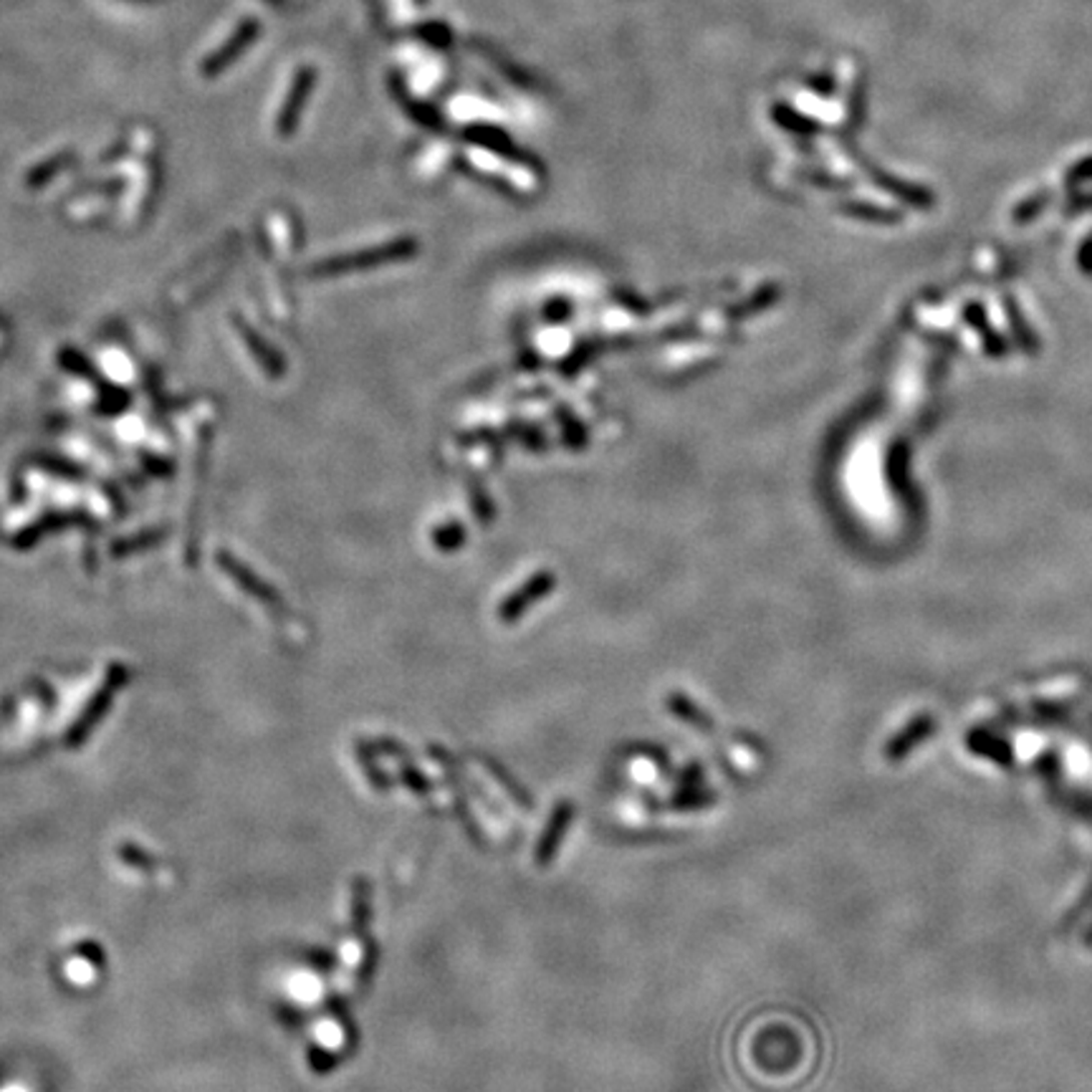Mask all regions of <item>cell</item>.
<instances>
[{
    "instance_id": "4",
    "label": "cell",
    "mask_w": 1092,
    "mask_h": 1092,
    "mask_svg": "<svg viewBox=\"0 0 1092 1092\" xmlns=\"http://www.w3.org/2000/svg\"><path fill=\"white\" fill-rule=\"evenodd\" d=\"M933 734V721H918V724L908 726V729L903 731V734L895 736L893 741H887L885 746V759L887 762H900V759H905L913 751L915 744H920L923 739H928V736Z\"/></svg>"
},
{
    "instance_id": "2",
    "label": "cell",
    "mask_w": 1092,
    "mask_h": 1092,
    "mask_svg": "<svg viewBox=\"0 0 1092 1092\" xmlns=\"http://www.w3.org/2000/svg\"><path fill=\"white\" fill-rule=\"evenodd\" d=\"M557 587V577L552 572H539L529 579L526 584H521L511 597H506L499 607V620L501 622H516L521 614L529 612L539 599L549 597Z\"/></svg>"
},
{
    "instance_id": "6",
    "label": "cell",
    "mask_w": 1092,
    "mask_h": 1092,
    "mask_svg": "<svg viewBox=\"0 0 1092 1092\" xmlns=\"http://www.w3.org/2000/svg\"><path fill=\"white\" fill-rule=\"evenodd\" d=\"M369 923V885L367 880H357L354 885V933L359 938H367Z\"/></svg>"
},
{
    "instance_id": "8",
    "label": "cell",
    "mask_w": 1092,
    "mask_h": 1092,
    "mask_svg": "<svg viewBox=\"0 0 1092 1092\" xmlns=\"http://www.w3.org/2000/svg\"><path fill=\"white\" fill-rule=\"evenodd\" d=\"M399 772H402V779H404V782H407L410 787H413V792H418V794H428V792H431V782H428V779L423 777L421 772H416V767H410V764H407V767H402V769H399Z\"/></svg>"
},
{
    "instance_id": "5",
    "label": "cell",
    "mask_w": 1092,
    "mask_h": 1092,
    "mask_svg": "<svg viewBox=\"0 0 1092 1092\" xmlns=\"http://www.w3.org/2000/svg\"><path fill=\"white\" fill-rule=\"evenodd\" d=\"M667 709H670L677 719L689 721L691 726H696V729L704 731V734H714V724H711L709 716H706L704 711L694 704V701L686 699L682 694H672L670 699H667Z\"/></svg>"
},
{
    "instance_id": "9",
    "label": "cell",
    "mask_w": 1092,
    "mask_h": 1092,
    "mask_svg": "<svg viewBox=\"0 0 1092 1092\" xmlns=\"http://www.w3.org/2000/svg\"><path fill=\"white\" fill-rule=\"evenodd\" d=\"M1090 903H1092V882H1090V885H1087L1085 895H1082V898H1080V900H1077L1075 910H1072V913H1070V920H1077V918H1080V915H1082V913H1085V910H1087V908H1090Z\"/></svg>"
},
{
    "instance_id": "7",
    "label": "cell",
    "mask_w": 1092,
    "mask_h": 1092,
    "mask_svg": "<svg viewBox=\"0 0 1092 1092\" xmlns=\"http://www.w3.org/2000/svg\"><path fill=\"white\" fill-rule=\"evenodd\" d=\"M466 536H468L466 529H463L461 524H448V526H441L433 539H436V546L441 549V552H456V549H461Z\"/></svg>"
},
{
    "instance_id": "1",
    "label": "cell",
    "mask_w": 1092,
    "mask_h": 1092,
    "mask_svg": "<svg viewBox=\"0 0 1092 1092\" xmlns=\"http://www.w3.org/2000/svg\"><path fill=\"white\" fill-rule=\"evenodd\" d=\"M416 253H418V243L413 241V238H399V241L372 248V251L352 253V256L329 261L326 266H321V273H349V271H364V268L389 266V263H399L404 261V258L416 256Z\"/></svg>"
},
{
    "instance_id": "3",
    "label": "cell",
    "mask_w": 1092,
    "mask_h": 1092,
    "mask_svg": "<svg viewBox=\"0 0 1092 1092\" xmlns=\"http://www.w3.org/2000/svg\"><path fill=\"white\" fill-rule=\"evenodd\" d=\"M572 817H574V804L572 802H559L557 807H554L552 819L546 822V832L541 835L539 847H536V865L544 867V865H549V862L554 860V855H557V850H559V845H562L564 835H567Z\"/></svg>"
}]
</instances>
